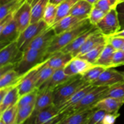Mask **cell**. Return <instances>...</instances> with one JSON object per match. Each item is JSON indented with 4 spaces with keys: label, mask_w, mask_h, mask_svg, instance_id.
<instances>
[{
    "label": "cell",
    "mask_w": 124,
    "mask_h": 124,
    "mask_svg": "<svg viewBox=\"0 0 124 124\" xmlns=\"http://www.w3.org/2000/svg\"><path fill=\"white\" fill-rule=\"evenodd\" d=\"M94 26L95 25L91 24L88 19H87L74 29L56 35L46 50V59L53 53L61 50L64 47L70 44L78 36Z\"/></svg>",
    "instance_id": "1"
},
{
    "label": "cell",
    "mask_w": 124,
    "mask_h": 124,
    "mask_svg": "<svg viewBox=\"0 0 124 124\" xmlns=\"http://www.w3.org/2000/svg\"><path fill=\"white\" fill-rule=\"evenodd\" d=\"M88 84H91L86 82L81 75L73 76L53 91L54 105H60Z\"/></svg>",
    "instance_id": "2"
},
{
    "label": "cell",
    "mask_w": 124,
    "mask_h": 124,
    "mask_svg": "<svg viewBox=\"0 0 124 124\" xmlns=\"http://www.w3.org/2000/svg\"><path fill=\"white\" fill-rule=\"evenodd\" d=\"M46 50L27 48L23 52V56L15 70L20 75H23L37 65L46 60Z\"/></svg>",
    "instance_id": "3"
},
{
    "label": "cell",
    "mask_w": 124,
    "mask_h": 124,
    "mask_svg": "<svg viewBox=\"0 0 124 124\" xmlns=\"http://www.w3.org/2000/svg\"><path fill=\"white\" fill-rule=\"evenodd\" d=\"M108 88V87H95L93 90L90 91L71 110L62 113H67L70 116L79 111L93 108V106L99 101L105 97Z\"/></svg>",
    "instance_id": "4"
},
{
    "label": "cell",
    "mask_w": 124,
    "mask_h": 124,
    "mask_svg": "<svg viewBox=\"0 0 124 124\" xmlns=\"http://www.w3.org/2000/svg\"><path fill=\"white\" fill-rule=\"evenodd\" d=\"M48 27H49L42 19L37 23L30 24L19 34L17 39V44L19 50L21 52H24L31 41Z\"/></svg>",
    "instance_id": "5"
},
{
    "label": "cell",
    "mask_w": 124,
    "mask_h": 124,
    "mask_svg": "<svg viewBox=\"0 0 124 124\" xmlns=\"http://www.w3.org/2000/svg\"><path fill=\"white\" fill-rule=\"evenodd\" d=\"M96 26L106 37L113 36L121 30V25L116 8L107 13L104 18Z\"/></svg>",
    "instance_id": "6"
},
{
    "label": "cell",
    "mask_w": 124,
    "mask_h": 124,
    "mask_svg": "<svg viewBox=\"0 0 124 124\" xmlns=\"http://www.w3.org/2000/svg\"><path fill=\"white\" fill-rule=\"evenodd\" d=\"M46 60L38 64L28 72L24 74L18 85V92L20 97L36 88L39 72L46 64Z\"/></svg>",
    "instance_id": "7"
},
{
    "label": "cell",
    "mask_w": 124,
    "mask_h": 124,
    "mask_svg": "<svg viewBox=\"0 0 124 124\" xmlns=\"http://www.w3.org/2000/svg\"><path fill=\"white\" fill-rule=\"evenodd\" d=\"M23 52L18 48L17 41H14L1 48L0 67L8 64H16L21 59Z\"/></svg>",
    "instance_id": "8"
},
{
    "label": "cell",
    "mask_w": 124,
    "mask_h": 124,
    "mask_svg": "<svg viewBox=\"0 0 124 124\" xmlns=\"http://www.w3.org/2000/svg\"><path fill=\"white\" fill-rule=\"evenodd\" d=\"M19 33L24 31L31 24V4L25 1L23 2L13 15Z\"/></svg>",
    "instance_id": "9"
},
{
    "label": "cell",
    "mask_w": 124,
    "mask_h": 124,
    "mask_svg": "<svg viewBox=\"0 0 124 124\" xmlns=\"http://www.w3.org/2000/svg\"><path fill=\"white\" fill-rule=\"evenodd\" d=\"M123 81H124V77L121 71L110 68L103 71L92 85L96 87H110Z\"/></svg>",
    "instance_id": "10"
},
{
    "label": "cell",
    "mask_w": 124,
    "mask_h": 124,
    "mask_svg": "<svg viewBox=\"0 0 124 124\" xmlns=\"http://www.w3.org/2000/svg\"><path fill=\"white\" fill-rule=\"evenodd\" d=\"M94 65L85 59L79 57H74L64 67V71L69 76L82 75Z\"/></svg>",
    "instance_id": "11"
},
{
    "label": "cell",
    "mask_w": 124,
    "mask_h": 124,
    "mask_svg": "<svg viewBox=\"0 0 124 124\" xmlns=\"http://www.w3.org/2000/svg\"><path fill=\"white\" fill-rule=\"evenodd\" d=\"M20 34L15 20L13 19L0 31V47L3 48L9 44L17 41Z\"/></svg>",
    "instance_id": "12"
},
{
    "label": "cell",
    "mask_w": 124,
    "mask_h": 124,
    "mask_svg": "<svg viewBox=\"0 0 124 124\" xmlns=\"http://www.w3.org/2000/svg\"><path fill=\"white\" fill-rule=\"evenodd\" d=\"M56 35L55 31L52 27L47 28L31 41L26 49L33 48L46 50Z\"/></svg>",
    "instance_id": "13"
},
{
    "label": "cell",
    "mask_w": 124,
    "mask_h": 124,
    "mask_svg": "<svg viewBox=\"0 0 124 124\" xmlns=\"http://www.w3.org/2000/svg\"><path fill=\"white\" fill-rule=\"evenodd\" d=\"M107 38L98 29L86 40L82 47L73 54V57H79L83 55L99 45L107 42Z\"/></svg>",
    "instance_id": "14"
},
{
    "label": "cell",
    "mask_w": 124,
    "mask_h": 124,
    "mask_svg": "<svg viewBox=\"0 0 124 124\" xmlns=\"http://www.w3.org/2000/svg\"><path fill=\"white\" fill-rule=\"evenodd\" d=\"M73 76H69L65 73L64 69H58L54 71L52 76L46 81L39 88V91L52 90L53 91L57 87L60 86L64 82L71 78Z\"/></svg>",
    "instance_id": "15"
},
{
    "label": "cell",
    "mask_w": 124,
    "mask_h": 124,
    "mask_svg": "<svg viewBox=\"0 0 124 124\" xmlns=\"http://www.w3.org/2000/svg\"><path fill=\"white\" fill-rule=\"evenodd\" d=\"M96 86H94L92 84H88L84 86L83 88L80 89L75 94L70 97L69 99L65 101L60 105H58L57 108L59 110V113L66 112L71 110L74 106L76 105L90 91L93 90Z\"/></svg>",
    "instance_id": "16"
},
{
    "label": "cell",
    "mask_w": 124,
    "mask_h": 124,
    "mask_svg": "<svg viewBox=\"0 0 124 124\" xmlns=\"http://www.w3.org/2000/svg\"><path fill=\"white\" fill-rule=\"evenodd\" d=\"M85 20L86 19H82L78 17L69 15L56 23L52 27L55 31L56 35H59L78 26Z\"/></svg>",
    "instance_id": "17"
},
{
    "label": "cell",
    "mask_w": 124,
    "mask_h": 124,
    "mask_svg": "<svg viewBox=\"0 0 124 124\" xmlns=\"http://www.w3.org/2000/svg\"><path fill=\"white\" fill-rule=\"evenodd\" d=\"M124 104V99L106 97L101 99L93 106L96 110H102L108 113H118L120 108Z\"/></svg>",
    "instance_id": "18"
},
{
    "label": "cell",
    "mask_w": 124,
    "mask_h": 124,
    "mask_svg": "<svg viewBox=\"0 0 124 124\" xmlns=\"http://www.w3.org/2000/svg\"><path fill=\"white\" fill-rule=\"evenodd\" d=\"M53 94L52 90H39L35 101V108L30 118H33L39 111L53 105Z\"/></svg>",
    "instance_id": "19"
},
{
    "label": "cell",
    "mask_w": 124,
    "mask_h": 124,
    "mask_svg": "<svg viewBox=\"0 0 124 124\" xmlns=\"http://www.w3.org/2000/svg\"><path fill=\"white\" fill-rule=\"evenodd\" d=\"M71 53H66L59 51L48 57L46 61V65L55 70L64 69L68 63L73 58Z\"/></svg>",
    "instance_id": "20"
},
{
    "label": "cell",
    "mask_w": 124,
    "mask_h": 124,
    "mask_svg": "<svg viewBox=\"0 0 124 124\" xmlns=\"http://www.w3.org/2000/svg\"><path fill=\"white\" fill-rule=\"evenodd\" d=\"M98 28L96 26H94L91 28L90 30H87L85 32L83 33L79 36H78L75 39H74L70 44L68 45L65 47H64L63 49H62L61 52L66 53H71L73 56V54L81 48L82 45L85 43L86 40L90 37L91 35L93 32L98 30Z\"/></svg>",
    "instance_id": "21"
},
{
    "label": "cell",
    "mask_w": 124,
    "mask_h": 124,
    "mask_svg": "<svg viewBox=\"0 0 124 124\" xmlns=\"http://www.w3.org/2000/svg\"><path fill=\"white\" fill-rule=\"evenodd\" d=\"M96 110L94 108L87 109L71 115L58 124H87Z\"/></svg>",
    "instance_id": "22"
},
{
    "label": "cell",
    "mask_w": 124,
    "mask_h": 124,
    "mask_svg": "<svg viewBox=\"0 0 124 124\" xmlns=\"http://www.w3.org/2000/svg\"><path fill=\"white\" fill-rule=\"evenodd\" d=\"M93 6L85 0H79L73 7L70 15L82 19L88 18Z\"/></svg>",
    "instance_id": "23"
},
{
    "label": "cell",
    "mask_w": 124,
    "mask_h": 124,
    "mask_svg": "<svg viewBox=\"0 0 124 124\" xmlns=\"http://www.w3.org/2000/svg\"><path fill=\"white\" fill-rule=\"evenodd\" d=\"M59 110L54 104L38 113L33 118H30L33 124H44L58 115Z\"/></svg>",
    "instance_id": "24"
},
{
    "label": "cell",
    "mask_w": 124,
    "mask_h": 124,
    "mask_svg": "<svg viewBox=\"0 0 124 124\" xmlns=\"http://www.w3.org/2000/svg\"><path fill=\"white\" fill-rule=\"evenodd\" d=\"M19 98L20 96L18 92V86H16L12 88L6 94L2 101L0 102V114L3 113L7 109L16 105Z\"/></svg>",
    "instance_id": "25"
},
{
    "label": "cell",
    "mask_w": 124,
    "mask_h": 124,
    "mask_svg": "<svg viewBox=\"0 0 124 124\" xmlns=\"http://www.w3.org/2000/svg\"><path fill=\"white\" fill-rule=\"evenodd\" d=\"M116 50L107 42L104 50L102 52L99 59L96 62V65H101L107 69L113 68L112 62Z\"/></svg>",
    "instance_id": "26"
},
{
    "label": "cell",
    "mask_w": 124,
    "mask_h": 124,
    "mask_svg": "<svg viewBox=\"0 0 124 124\" xmlns=\"http://www.w3.org/2000/svg\"><path fill=\"white\" fill-rule=\"evenodd\" d=\"M23 76L24 75H20L15 69L6 73L0 77V88L18 86Z\"/></svg>",
    "instance_id": "27"
},
{
    "label": "cell",
    "mask_w": 124,
    "mask_h": 124,
    "mask_svg": "<svg viewBox=\"0 0 124 124\" xmlns=\"http://www.w3.org/2000/svg\"><path fill=\"white\" fill-rule=\"evenodd\" d=\"M49 0H37L31 4V24L42 20Z\"/></svg>",
    "instance_id": "28"
},
{
    "label": "cell",
    "mask_w": 124,
    "mask_h": 124,
    "mask_svg": "<svg viewBox=\"0 0 124 124\" xmlns=\"http://www.w3.org/2000/svg\"><path fill=\"white\" fill-rule=\"evenodd\" d=\"M79 1V0H65L58 6L57 16L54 24L67 16L69 15L73 7Z\"/></svg>",
    "instance_id": "29"
},
{
    "label": "cell",
    "mask_w": 124,
    "mask_h": 124,
    "mask_svg": "<svg viewBox=\"0 0 124 124\" xmlns=\"http://www.w3.org/2000/svg\"><path fill=\"white\" fill-rule=\"evenodd\" d=\"M23 3L22 0H14L0 5V21L9 15L13 14Z\"/></svg>",
    "instance_id": "30"
},
{
    "label": "cell",
    "mask_w": 124,
    "mask_h": 124,
    "mask_svg": "<svg viewBox=\"0 0 124 124\" xmlns=\"http://www.w3.org/2000/svg\"><path fill=\"white\" fill-rule=\"evenodd\" d=\"M106 69L107 68L101 65H95L81 76L86 82L92 84L94 81L98 79L102 73L105 71Z\"/></svg>",
    "instance_id": "31"
},
{
    "label": "cell",
    "mask_w": 124,
    "mask_h": 124,
    "mask_svg": "<svg viewBox=\"0 0 124 124\" xmlns=\"http://www.w3.org/2000/svg\"><path fill=\"white\" fill-rule=\"evenodd\" d=\"M58 6L52 3H48L45 10L42 20L49 27L53 26L55 23L57 16Z\"/></svg>",
    "instance_id": "32"
},
{
    "label": "cell",
    "mask_w": 124,
    "mask_h": 124,
    "mask_svg": "<svg viewBox=\"0 0 124 124\" xmlns=\"http://www.w3.org/2000/svg\"><path fill=\"white\" fill-rule=\"evenodd\" d=\"M107 42L99 45L98 46L96 47L95 48L90 50L87 53H85L84 54L79 57L82 58V59H85L86 61H88L89 62L96 65V62H97L98 59H99L102 52L103 51L105 45H106Z\"/></svg>",
    "instance_id": "33"
},
{
    "label": "cell",
    "mask_w": 124,
    "mask_h": 124,
    "mask_svg": "<svg viewBox=\"0 0 124 124\" xmlns=\"http://www.w3.org/2000/svg\"><path fill=\"white\" fill-rule=\"evenodd\" d=\"M35 102L33 103L18 108L16 124H21L29 119L32 115L35 108Z\"/></svg>",
    "instance_id": "34"
},
{
    "label": "cell",
    "mask_w": 124,
    "mask_h": 124,
    "mask_svg": "<svg viewBox=\"0 0 124 124\" xmlns=\"http://www.w3.org/2000/svg\"><path fill=\"white\" fill-rule=\"evenodd\" d=\"M18 107L15 105L1 114V119L5 124H16Z\"/></svg>",
    "instance_id": "35"
},
{
    "label": "cell",
    "mask_w": 124,
    "mask_h": 124,
    "mask_svg": "<svg viewBox=\"0 0 124 124\" xmlns=\"http://www.w3.org/2000/svg\"><path fill=\"white\" fill-rule=\"evenodd\" d=\"M106 97L124 99V81L109 87L104 98Z\"/></svg>",
    "instance_id": "36"
},
{
    "label": "cell",
    "mask_w": 124,
    "mask_h": 124,
    "mask_svg": "<svg viewBox=\"0 0 124 124\" xmlns=\"http://www.w3.org/2000/svg\"><path fill=\"white\" fill-rule=\"evenodd\" d=\"M39 89L36 88L33 90L31 91L29 93L24 94L23 96L20 97L18 102L17 104L18 108H20L21 107L25 106V105H29V104L33 103L36 101V98L38 94Z\"/></svg>",
    "instance_id": "37"
},
{
    "label": "cell",
    "mask_w": 124,
    "mask_h": 124,
    "mask_svg": "<svg viewBox=\"0 0 124 124\" xmlns=\"http://www.w3.org/2000/svg\"><path fill=\"white\" fill-rule=\"evenodd\" d=\"M55 70V69H53L49 66H47L45 64L44 66L42 68L39 72L38 79L37 83H36V88H39L48 79V78L52 76V74L54 72Z\"/></svg>",
    "instance_id": "38"
},
{
    "label": "cell",
    "mask_w": 124,
    "mask_h": 124,
    "mask_svg": "<svg viewBox=\"0 0 124 124\" xmlns=\"http://www.w3.org/2000/svg\"><path fill=\"white\" fill-rule=\"evenodd\" d=\"M120 3V0H99L94 6L102 10L105 13L116 8Z\"/></svg>",
    "instance_id": "39"
},
{
    "label": "cell",
    "mask_w": 124,
    "mask_h": 124,
    "mask_svg": "<svg viewBox=\"0 0 124 124\" xmlns=\"http://www.w3.org/2000/svg\"><path fill=\"white\" fill-rule=\"evenodd\" d=\"M105 14V12L93 6L88 19L91 24L96 26L104 18Z\"/></svg>",
    "instance_id": "40"
},
{
    "label": "cell",
    "mask_w": 124,
    "mask_h": 124,
    "mask_svg": "<svg viewBox=\"0 0 124 124\" xmlns=\"http://www.w3.org/2000/svg\"><path fill=\"white\" fill-rule=\"evenodd\" d=\"M107 41L116 50L122 49L124 47V38L111 36L107 37Z\"/></svg>",
    "instance_id": "41"
},
{
    "label": "cell",
    "mask_w": 124,
    "mask_h": 124,
    "mask_svg": "<svg viewBox=\"0 0 124 124\" xmlns=\"http://www.w3.org/2000/svg\"><path fill=\"white\" fill-rule=\"evenodd\" d=\"M124 65V50L122 49L115 51L112 62L113 68Z\"/></svg>",
    "instance_id": "42"
},
{
    "label": "cell",
    "mask_w": 124,
    "mask_h": 124,
    "mask_svg": "<svg viewBox=\"0 0 124 124\" xmlns=\"http://www.w3.org/2000/svg\"><path fill=\"white\" fill-rule=\"evenodd\" d=\"M107 112L102 110H96L94 111L87 124H97L102 121L103 118Z\"/></svg>",
    "instance_id": "43"
},
{
    "label": "cell",
    "mask_w": 124,
    "mask_h": 124,
    "mask_svg": "<svg viewBox=\"0 0 124 124\" xmlns=\"http://www.w3.org/2000/svg\"><path fill=\"white\" fill-rule=\"evenodd\" d=\"M119 115V113H107L102 121V124H114Z\"/></svg>",
    "instance_id": "44"
},
{
    "label": "cell",
    "mask_w": 124,
    "mask_h": 124,
    "mask_svg": "<svg viewBox=\"0 0 124 124\" xmlns=\"http://www.w3.org/2000/svg\"><path fill=\"white\" fill-rule=\"evenodd\" d=\"M119 19L121 25V29H124V2H121L116 7Z\"/></svg>",
    "instance_id": "45"
},
{
    "label": "cell",
    "mask_w": 124,
    "mask_h": 124,
    "mask_svg": "<svg viewBox=\"0 0 124 124\" xmlns=\"http://www.w3.org/2000/svg\"><path fill=\"white\" fill-rule=\"evenodd\" d=\"M15 67V64H8V65H4L2 67H0V77L3 76L6 73L12 70H14Z\"/></svg>",
    "instance_id": "46"
},
{
    "label": "cell",
    "mask_w": 124,
    "mask_h": 124,
    "mask_svg": "<svg viewBox=\"0 0 124 124\" xmlns=\"http://www.w3.org/2000/svg\"><path fill=\"white\" fill-rule=\"evenodd\" d=\"M13 87H5V88H0V102L2 101V99L6 96V94L8 93V92Z\"/></svg>",
    "instance_id": "47"
},
{
    "label": "cell",
    "mask_w": 124,
    "mask_h": 124,
    "mask_svg": "<svg viewBox=\"0 0 124 124\" xmlns=\"http://www.w3.org/2000/svg\"><path fill=\"white\" fill-rule=\"evenodd\" d=\"M113 36H119V37H123L124 38V29H121V30H119V31H117V33L113 35Z\"/></svg>",
    "instance_id": "48"
},
{
    "label": "cell",
    "mask_w": 124,
    "mask_h": 124,
    "mask_svg": "<svg viewBox=\"0 0 124 124\" xmlns=\"http://www.w3.org/2000/svg\"><path fill=\"white\" fill-rule=\"evenodd\" d=\"M64 1H65V0H49V2L54 5H56V6H59Z\"/></svg>",
    "instance_id": "49"
},
{
    "label": "cell",
    "mask_w": 124,
    "mask_h": 124,
    "mask_svg": "<svg viewBox=\"0 0 124 124\" xmlns=\"http://www.w3.org/2000/svg\"><path fill=\"white\" fill-rule=\"evenodd\" d=\"M85 1L89 2L90 4H91L93 5V6H94V5H95L99 1V0H85Z\"/></svg>",
    "instance_id": "50"
},
{
    "label": "cell",
    "mask_w": 124,
    "mask_h": 124,
    "mask_svg": "<svg viewBox=\"0 0 124 124\" xmlns=\"http://www.w3.org/2000/svg\"><path fill=\"white\" fill-rule=\"evenodd\" d=\"M14 1V0H0V5L4 4L7 3V2H10V1Z\"/></svg>",
    "instance_id": "51"
},
{
    "label": "cell",
    "mask_w": 124,
    "mask_h": 124,
    "mask_svg": "<svg viewBox=\"0 0 124 124\" xmlns=\"http://www.w3.org/2000/svg\"><path fill=\"white\" fill-rule=\"evenodd\" d=\"M36 1H37V0H22V1H23V2H25V1H27L28 2H29V3L31 4H33L34 2H36Z\"/></svg>",
    "instance_id": "52"
},
{
    "label": "cell",
    "mask_w": 124,
    "mask_h": 124,
    "mask_svg": "<svg viewBox=\"0 0 124 124\" xmlns=\"http://www.w3.org/2000/svg\"><path fill=\"white\" fill-rule=\"evenodd\" d=\"M21 124H33V123H32V121H31V120L29 118V119L27 120L25 122H23V123Z\"/></svg>",
    "instance_id": "53"
},
{
    "label": "cell",
    "mask_w": 124,
    "mask_h": 124,
    "mask_svg": "<svg viewBox=\"0 0 124 124\" xmlns=\"http://www.w3.org/2000/svg\"><path fill=\"white\" fill-rule=\"evenodd\" d=\"M0 124H5L4 123L3 121H2L1 120H0Z\"/></svg>",
    "instance_id": "54"
},
{
    "label": "cell",
    "mask_w": 124,
    "mask_h": 124,
    "mask_svg": "<svg viewBox=\"0 0 124 124\" xmlns=\"http://www.w3.org/2000/svg\"><path fill=\"white\" fill-rule=\"evenodd\" d=\"M121 73H122V75H123V76H124V71H121Z\"/></svg>",
    "instance_id": "55"
},
{
    "label": "cell",
    "mask_w": 124,
    "mask_h": 124,
    "mask_svg": "<svg viewBox=\"0 0 124 124\" xmlns=\"http://www.w3.org/2000/svg\"><path fill=\"white\" fill-rule=\"evenodd\" d=\"M102 124V121H101V122H99V123H98V124Z\"/></svg>",
    "instance_id": "56"
},
{
    "label": "cell",
    "mask_w": 124,
    "mask_h": 124,
    "mask_svg": "<svg viewBox=\"0 0 124 124\" xmlns=\"http://www.w3.org/2000/svg\"><path fill=\"white\" fill-rule=\"evenodd\" d=\"M124 2V0H120V2Z\"/></svg>",
    "instance_id": "57"
},
{
    "label": "cell",
    "mask_w": 124,
    "mask_h": 124,
    "mask_svg": "<svg viewBox=\"0 0 124 124\" xmlns=\"http://www.w3.org/2000/svg\"><path fill=\"white\" fill-rule=\"evenodd\" d=\"M122 50H124V48H122Z\"/></svg>",
    "instance_id": "58"
}]
</instances>
